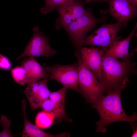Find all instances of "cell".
I'll return each mask as SVG.
<instances>
[{
	"instance_id": "277c9868",
	"label": "cell",
	"mask_w": 137,
	"mask_h": 137,
	"mask_svg": "<svg viewBox=\"0 0 137 137\" xmlns=\"http://www.w3.org/2000/svg\"><path fill=\"white\" fill-rule=\"evenodd\" d=\"M122 27H124L123 24L118 21L114 24H103L75 46L78 48L86 45L99 46L106 52L113 42L119 40L117 35Z\"/></svg>"
},
{
	"instance_id": "3957f363",
	"label": "cell",
	"mask_w": 137,
	"mask_h": 137,
	"mask_svg": "<svg viewBox=\"0 0 137 137\" xmlns=\"http://www.w3.org/2000/svg\"><path fill=\"white\" fill-rule=\"evenodd\" d=\"M78 66V84L79 92L87 102L91 104L104 95L106 91L94 74L83 65L79 53H75Z\"/></svg>"
},
{
	"instance_id": "4fadbf2b",
	"label": "cell",
	"mask_w": 137,
	"mask_h": 137,
	"mask_svg": "<svg viewBox=\"0 0 137 137\" xmlns=\"http://www.w3.org/2000/svg\"><path fill=\"white\" fill-rule=\"evenodd\" d=\"M22 109L24 118V125L22 133L23 137H68L69 134L66 132L57 134L47 133L41 130L35 125L32 124L28 119L26 113V102L25 99L22 101Z\"/></svg>"
},
{
	"instance_id": "603a6c76",
	"label": "cell",
	"mask_w": 137,
	"mask_h": 137,
	"mask_svg": "<svg viewBox=\"0 0 137 137\" xmlns=\"http://www.w3.org/2000/svg\"><path fill=\"white\" fill-rule=\"evenodd\" d=\"M108 0H85L84 3L85 4L87 3L93 2H107Z\"/></svg>"
},
{
	"instance_id": "9c48e42d",
	"label": "cell",
	"mask_w": 137,
	"mask_h": 137,
	"mask_svg": "<svg viewBox=\"0 0 137 137\" xmlns=\"http://www.w3.org/2000/svg\"><path fill=\"white\" fill-rule=\"evenodd\" d=\"M77 50L80 54L83 65L94 74L102 85V59L105 52L94 47L81 46L78 48Z\"/></svg>"
},
{
	"instance_id": "8fae6325",
	"label": "cell",
	"mask_w": 137,
	"mask_h": 137,
	"mask_svg": "<svg viewBox=\"0 0 137 137\" xmlns=\"http://www.w3.org/2000/svg\"><path fill=\"white\" fill-rule=\"evenodd\" d=\"M48 78L46 77L40 81L28 84L24 91L32 111L40 108L43 102L49 97L50 91L47 84Z\"/></svg>"
},
{
	"instance_id": "8992f818",
	"label": "cell",
	"mask_w": 137,
	"mask_h": 137,
	"mask_svg": "<svg viewBox=\"0 0 137 137\" xmlns=\"http://www.w3.org/2000/svg\"><path fill=\"white\" fill-rule=\"evenodd\" d=\"M33 35L23 52L16 58L18 60L26 56L38 57L44 56H52L57 53L49 44V38L44 35L40 31L38 26H35L32 29Z\"/></svg>"
},
{
	"instance_id": "ba28073f",
	"label": "cell",
	"mask_w": 137,
	"mask_h": 137,
	"mask_svg": "<svg viewBox=\"0 0 137 137\" xmlns=\"http://www.w3.org/2000/svg\"><path fill=\"white\" fill-rule=\"evenodd\" d=\"M85 4L74 1L68 2L56 8L59 16L56 20L55 26L59 30L64 28L72 22L81 16L86 12Z\"/></svg>"
},
{
	"instance_id": "cb8c5ba5",
	"label": "cell",
	"mask_w": 137,
	"mask_h": 137,
	"mask_svg": "<svg viewBox=\"0 0 137 137\" xmlns=\"http://www.w3.org/2000/svg\"><path fill=\"white\" fill-rule=\"evenodd\" d=\"M133 4L137 6V0H128Z\"/></svg>"
},
{
	"instance_id": "9a60e30c",
	"label": "cell",
	"mask_w": 137,
	"mask_h": 137,
	"mask_svg": "<svg viewBox=\"0 0 137 137\" xmlns=\"http://www.w3.org/2000/svg\"><path fill=\"white\" fill-rule=\"evenodd\" d=\"M40 108L53 114L55 117L54 120L56 122L62 119L71 122L72 120L67 116L65 109L61 108L49 99L48 98L44 100Z\"/></svg>"
},
{
	"instance_id": "52a82bcc",
	"label": "cell",
	"mask_w": 137,
	"mask_h": 137,
	"mask_svg": "<svg viewBox=\"0 0 137 137\" xmlns=\"http://www.w3.org/2000/svg\"><path fill=\"white\" fill-rule=\"evenodd\" d=\"M46 68L47 72L50 74V79L58 81L67 89H71L79 92L78 63L65 65L56 64Z\"/></svg>"
},
{
	"instance_id": "2e32d148",
	"label": "cell",
	"mask_w": 137,
	"mask_h": 137,
	"mask_svg": "<svg viewBox=\"0 0 137 137\" xmlns=\"http://www.w3.org/2000/svg\"><path fill=\"white\" fill-rule=\"evenodd\" d=\"M54 119L53 114L43 110L37 114L35 119V125L40 128L46 129L52 125Z\"/></svg>"
},
{
	"instance_id": "7c38bea8",
	"label": "cell",
	"mask_w": 137,
	"mask_h": 137,
	"mask_svg": "<svg viewBox=\"0 0 137 137\" xmlns=\"http://www.w3.org/2000/svg\"><path fill=\"white\" fill-rule=\"evenodd\" d=\"M21 65L24 68L27 72V84L50 76V74L47 73L46 67L41 66L34 57H29L25 59L22 62Z\"/></svg>"
},
{
	"instance_id": "5bb4252c",
	"label": "cell",
	"mask_w": 137,
	"mask_h": 137,
	"mask_svg": "<svg viewBox=\"0 0 137 137\" xmlns=\"http://www.w3.org/2000/svg\"><path fill=\"white\" fill-rule=\"evenodd\" d=\"M137 28V24L128 36L121 41H117L113 42L105 54L115 58H122L123 59L127 57L133 55V52L129 53L130 43L132 37L134 35Z\"/></svg>"
},
{
	"instance_id": "5b68a950",
	"label": "cell",
	"mask_w": 137,
	"mask_h": 137,
	"mask_svg": "<svg viewBox=\"0 0 137 137\" xmlns=\"http://www.w3.org/2000/svg\"><path fill=\"white\" fill-rule=\"evenodd\" d=\"M107 16L100 18L94 17L91 9H87L85 13L72 22L64 29L69 35L70 40L74 46L83 40L87 32L100 22L105 20Z\"/></svg>"
},
{
	"instance_id": "e0dca14e",
	"label": "cell",
	"mask_w": 137,
	"mask_h": 137,
	"mask_svg": "<svg viewBox=\"0 0 137 137\" xmlns=\"http://www.w3.org/2000/svg\"><path fill=\"white\" fill-rule=\"evenodd\" d=\"M11 74L14 80L17 83L24 86L27 84V74L22 66H17L11 69Z\"/></svg>"
},
{
	"instance_id": "44dd1931",
	"label": "cell",
	"mask_w": 137,
	"mask_h": 137,
	"mask_svg": "<svg viewBox=\"0 0 137 137\" xmlns=\"http://www.w3.org/2000/svg\"><path fill=\"white\" fill-rule=\"evenodd\" d=\"M12 68V65L8 58L0 54V69L4 70H9Z\"/></svg>"
},
{
	"instance_id": "7402d4cb",
	"label": "cell",
	"mask_w": 137,
	"mask_h": 137,
	"mask_svg": "<svg viewBox=\"0 0 137 137\" xmlns=\"http://www.w3.org/2000/svg\"><path fill=\"white\" fill-rule=\"evenodd\" d=\"M130 123L132 127L133 128V132L131 136L132 137H137V130L136 126H134V125H133Z\"/></svg>"
},
{
	"instance_id": "ac0fdd59",
	"label": "cell",
	"mask_w": 137,
	"mask_h": 137,
	"mask_svg": "<svg viewBox=\"0 0 137 137\" xmlns=\"http://www.w3.org/2000/svg\"><path fill=\"white\" fill-rule=\"evenodd\" d=\"M67 89L63 87L59 90L50 93L49 99L62 109H65L66 94Z\"/></svg>"
},
{
	"instance_id": "7a4b0ae2",
	"label": "cell",
	"mask_w": 137,
	"mask_h": 137,
	"mask_svg": "<svg viewBox=\"0 0 137 137\" xmlns=\"http://www.w3.org/2000/svg\"><path fill=\"white\" fill-rule=\"evenodd\" d=\"M129 56L121 61L104 54L102 59L103 81L102 85L106 91L126 87L130 75L134 72L136 63L131 62Z\"/></svg>"
},
{
	"instance_id": "30bf717a",
	"label": "cell",
	"mask_w": 137,
	"mask_h": 137,
	"mask_svg": "<svg viewBox=\"0 0 137 137\" xmlns=\"http://www.w3.org/2000/svg\"><path fill=\"white\" fill-rule=\"evenodd\" d=\"M109 8L103 13H109L126 27L128 22L137 16V6L128 0H108Z\"/></svg>"
},
{
	"instance_id": "ffe728a7",
	"label": "cell",
	"mask_w": 137,
	"mask_h": 137,
	"mask_svg": "<svg viewBox=\"0 0 137 137\" xmlns=\"http://www.w3.org/2000/svg\"><path fill=\"white\" fill-rule=\"evenodd\" d=\"M1 126L3 127L2 131L0 132V137H13L10 129L11 121L4 115L1 116L0 119Z\"/></svg>"
},
{
	"instance_id": "6da1fadb",
	"label": "cell",
	"mask_w": 137,
	"mask_h": 137,
	"mask_svg": "<svg viewBox=\"0 0 137 137\" xmlns=\"http://www.w3.org/2000/svg\"><path fill=\"white\" fill-rule=\"evenodd\" d=\"M122 90H108L106 95L98 98L92 104V108L97 110L100 118V120L96 123L97 132H106V127L113 122L125 121L133 123L137 120L135 113L132 116H129L124 111L121 100Z\"/></svg>"
},
{
	"instance_id": "d4e9b609",
	"label": "cell",
	"mask_w": 137,
	"mask_h": 137,
	"mask_svg": "<svg viewBox=\"0 0 137 137\" xmlns=\"http://www.w3.org/2000/svg\"><path fill=\"white\" fill-rule=\"evenodd\" d=\"M45 0V2H46L48 0Z\"/></svg>"
},
{
	"instance_id": "d6986e66",
	"label": "cell",
	"mask_w": 137,
	"mask_h": 137,
	"mask_svg": "<svg viewBox=\"0 0 137 137\" xmlns=\"http://www.w3.org/2000/svg\"><path fill=\"white\" fill-rule=\"evenodd\" d=\"M72 1L83 2L82 0H48L45 5L41 8L40 12L43 14L49 13L57 6Z\"/></svg>"
}]
</instances>
